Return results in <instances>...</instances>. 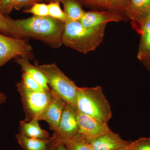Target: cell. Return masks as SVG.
I'll return each mask as SVG.
<instances>
[{"label":"cell","mask_w":150,"mask_h":150,"mask_svg":"<svg viewBox=\"0 0 150 150\" xmlns=\"http://www.w3.org/2000/svg\"><path fill=\"white\" fill-rule=\"evenodd\" d=\"M16 38H32L40 40L52 48L62 46L65 23L50 16H33L23 19H12Z\"/></svg>","instance_id":"1"},{"label":"cell","mask_w":150,"mask_h":150,"mask_svg":"<svg viewBox=\"0 0 150 150\" xmlns=\"http://www.w3.org/2000/svg\"><path fill=\"white\" fill-rule=\"evenodd\" d=\"M106 25L88 28L79 21H69L65 23L62 43L78 52L86 54L94 51L104 38Z\"/></svg>","instance_id":"2"},{"label":"cell","mask_w":150,"mask_h":150,"mask_svg":"<svg viewBox=\"0 0 150 150\" xmlns=\"http://www.w3.org/2000/svg\"><path fill=\"white\" fill-rule=\"evenodd\" d=\"M76 108L106 123L112 117L110 105L100 86L78 88Z\"/></svg>","instance_id":"3"},{"label":"cell","mask_w":150,"mask_h":150,"mask_svg":"<svg viewBox=\"0 0 150 150\" xmlns=\"http://www.w3.org/2000/svg\"><path fill=\"white\" fill-rule=\"evenodd\" d=\"M35 66L46 76L51 89L68 104L76 108L78 87L55 64Z\"/></svg>","instance_id":"4"},{"label":"cell","mask_w":150,"mask_h":150,"mask_svg":"<svg viewBox=\"0 0 150 150\" xmlns=\"http://www.w3.org/2000/svg\"><path fill=\"white\" fill-rule=\"evenodd\" d=\"M16 86L25 113V121H28L34 118L40 121L52 98L53 92L51 90L44 92L32 91L25 86L21 81L18 83Z\"/></svg>","instance_id":"5"},{"label":"cell","mask_w":150,"mask_h":150,"mask_svg":"<svg viewBox=\"0 0 150 150\" xmlns=\"http://www.w3.org/2000/svg\"><path fill=\"white\" fill-rule=\"evenodd\" d=\"M32 47L26 39H19L0 33V68L13 59L33 58Z\"/></svg>","instance_id":"6"},{"label":"cell","mask_w":150,"mask_h":150,"mask_svg":"<svg viewBox=\"0 0 150 150\" xmlns=\"http://www.w3.org/2000/svg\"><path fill=\"white\" fill-rule=\"evenodd\" d=\"M77 110L73 105L67 103L62 113L58 128L51 137L57 144H64L79 134Z\"/></svg>","instance_id":"7"},{"label":"cell","mask_w":150,"mask_h":150,"mask_svg":"<svg viewBox=\"0 0 150 150\" xmlns=\"http://www.w3.org/2000/svg\"><path fill=\"white\" fill-rule=\"evenodd\" d=\"M76 115L79 125V133L83 135L86 138L98 137L112 131L108 123L86 115L77 110Z\"/></svg>","instance_id":"8"},{"label":"cell","mask_w":150,"mask_h":150,"mask_svg":"<svg viewBox=\"0 0 150 150\" xmlns=\"http://www.w3.org/2000/svg\"><path fill=\"white\" fill-rule=\"evenodd\" d=\"M123 20L121 13L111 11H96L85 12L79 22L84 27L93 28L106 25L108 23L118 22Z\"/></svg>","instance_id":"9"},{"label":"cell","mask_w":150,"mask_h":150,"mask_svg":"<svg viewBox=\"0 0 150 150\" xmlns=\"http://www.w3.org/2000/svg\"><path fill=\"white\" fill-rule=\"evenodd\" d=\"M52 98L43 112L40 121H46L49 125V129L54 131L59 126L67 103L54 92L52 91Z\"/></svg>","instance_id":"10"},{"label":"cell","mask_w":150,"mask_h":150,"mask_svg":"<svg viewBox=\"0 0 150 150\" xmlns=\"http://www.w3.org/2000/svg\"><path fill=\"white\" fill-rule=\"evenodd\" d=\"M94 150H114L130 144L112 131L93 138H86Z\"/></svg>","instance_id":"11"},{"label":"cell","mask_w":150,"mask_h":150,"mask_svg":"<svg viewBox=\"0 0 150 150\" xmlns=\"http://www.w3.org/2000/svg\"><path fill=\"white\" fill-rule=\"evenodd\" d=\"M125 14L138 31L142 22L150 15V0H129Z\"/></svg>","instance_id":"12"},{"label":"cell","mask_w":150,"mask_h":150,"mask_svg":"<svg viewBox=\"0 0 150 150\" xmlns=\"http://www.w3.org/2000/svg\"><path fill=\"white\" fill-rule=\"evenodd\" d=\"M16 62L21 67V71L29 75L46 91H50L51 89L48 86V80L46 76L35 66L31 64L29 60L21 57H17L15 59Z\"/></svg>","instance_id":"13"},{"label":"cell","mask_w":150,"mask_h":150,"mask_svg":"<svg viewBox=\"0 0 150 150\" xmlns=\"http://www.w3.org/2000/svg\"><path fill=\"white\" fill-rule=\"evenodd\" d=\"M80 3L92 7L114 11L125 14L129 0H77Z\"/></svg>","instance_id":"14"},{"label":"cell","mask_w":150,"mask_h":150,"mask_svg":"<svg viewBox=\"0 0 150 150\" xmlns=\"http://www.w3.org/2000/svg\"><path fill=\"white\" fill-rule=\"evenodd\" d=\"M39 120L36 118L27 121L22 120L20 122L19 133L29 138L40 139H48L50 138L47 131L41 129Z\"/></svg>","instance_id":"15"},{"label":"cell","mask_w":150,"mask_h":150,"mask_svg":"<svg viewBox=\"0 0 150 150\" xmlns=\"http://www.w3.org/2000/svg\"><path fill=\"white\" fill-rule=\"evenodd\" d=\"M141 35L137 58L150 52V15L143 21L138 31Z\"/></svg>","instance_id":"16"},{"label":"cell","mask_w":150,"mask_h":150,"mask_svg":"<svg viewBox=\"0 0 150 150\" xmlns=\"http://www.w3.org/2000/svg\"><path fill=\"white\" fill-rule=\"evenodd\" d=\"M18 144L25 150H46L52 142L51 138L48 139H40L29 138L19 133L16 135Z\"/></svg>","instance_id":"17"},{"label":"cell","mask_w":150,"mask_h":150,"mask_svg":"<svg viewBox=\"0 0 150 150\" xmlns=\"http://www.w3.org/2000/svg\"><path fill=\"white\" fill-rule=\"evenodd\" d=\"M43 0H0V13L8 17L14 9H21L30 7L35 3Z\"/></svg>","instance_id":"18"},{"label":"cell","mask_w":150,"mask_h":150,"mask_svg":"<svg viewBox=\"0 0 150 150\" xmlns=\"http://www.w3.org/2000/svg\"><path fill=\"white\" fill-rule=\"evenodd\" d=\"M63 4L64 11L69 21H79L85 11L77 0H57Z\"/></svg>","instance_id":"19"},{"label":"cell","mask_w":150,"mask_h":150,"mask_svg":"<svg viewBox=\"0 0 150 150\" xmlns=\"http://www.w3.org/2000/svg\"><path fill=\"white\" fill-rule=\"evenodd\" d=\"M63 144L68 150H94L86 137L79 133Z\"/></svg>","instance_id":"20"},{"label":"cell","mask_w":150,"mask_h":150,"mask_svg":"<svg viewBox=\"0 0 150 150\" xmlns=\"http://www.w3.org/2000/svg\"><path fill=\"white\" fill-rule=\"evenodd\" d=\"M48 6L49 16L64 23L69 21L67 15L61 8L59 1H51L48 4Z\"/></svg>","instance_id":"21"},{"label":"cell","mask_w":150,"mask_h":150,"mask_svg":"<svg viewBox=\"0 0 150 150\" xmlns=\"http://www.w3.org/2000/svg\"><path fill=\"white\" fill-rule=\"evenodd\" d=\"M11 20L12 18L8 16H5L0 13V32L4 35L16 38Z\"/></svg>","instance_id":"22"},{"label":"cell","mask_w":150,"mask_h":150,"mask_svg":"<svg viewBox=\"0 0 150 150\" xmlns=\"http://www.w3.org/2000/svg\"><path fill=\"white\" fill-rule=\"evenodd\" d=\"M23 11L25 13H31L35 16H49L48 4L44 3H35L29 8Z\"/></svg>","instance_id":"23"},{"label":"cell","mask_w":150,"mask_h":150,"mask_svg":"<svg viewBox=\"0 0 150 150\" xmlns=\"http://www.w3.org/2000/svg\"><path fill=\"white\" fill-rule=\"evenodd\" d=\"M21 82L28 89L38 92H44L47 91L39 84L37 82L26 73L23 72Z\"/></svg>","instance_id":"24"},{"label":"cell","mask_w":150,"mask_h":150,"mask_svg":"<svg viewBox=\"0 0 150 150\" xmlns=\"http://www.w3.org/2000/svg\"><path fill=\"white\" fill-rule=\"evenodd\" d=\"M134 150H150V137L140 138L134 142Z\"/></svg>","instance_id":"25"},{"label":"cell","mask_w":150,"mask_h":150,"mask_svg":"<svg viewBox=\"0 0 150 150\" xmlns=\"http://www.w3.org/2000/svg\"><path fill=\"white\" fill-rule=\"evenodd\" d=\"M138 59L149 71H150V52Z\"/></svg>","instance_id":"26"},{"label":"cell","mask_w":150,"mask_h":150,"mask_svg":"<svg viewBox=\"0 0 150 150\" xmlns=\"http://www.w3.org/2000/svg\"><path fill=\"white\" fill-rule=\"evenodd\" d=\"M134 142H131L129 144L114 150H134Z\"/></svg>","instance_id":"27"},{"label":"cell","mask_w":150,"mask_h":150,"mask_svg":"<svg viewBox=\"0 0 150 150\" xmlns=\"http://www.w3.org/2000/svg\"><path fill=\"white\" fill-rule=\"evenodd\" d=\"M57 146L58 144L55 142H53L52 140V142L48 146L46 150H57Z\"/></svg>","instance_id":"28"},{"label":"cell","mask_w":150,"mask_h":150,"mask_svg":"<svg viewBox=\"0 0 150 150\" xmlns=\"http://www.w3.org/2000/svg\"><path fill=\"white\" fill-rule=\"evenodd\" d=\"M7 97L6 95L0 92V105L3 104L6 100Z\"/></svg>","instance_id":"29"},{"label":"cell","mask_w":150,"mask_h":150,"mask_svg":"<svg viewBox=\"0 0 150 150\" xmlns=\"http://www.w3.org/2000/svg\"><path fill=\"white\" fill-rule=\"evenodd\" d=\"M57 150H68L65 145L63 144H58L57 146Z\"/></svg>","instance_id":"30"},{"label":"cell","mask_w":150,"mask_h":150,"mask_svg":"<svg viewBox=\"0 0 150 150\" xmlns=\"http://www.w3.org/2000/svg\"><path fill=\"white\" fill-rule=\"evenodd\" d=\"M48 1H57V0H48Z\"/></svg>","instance_id":"31"}]
</instances>
